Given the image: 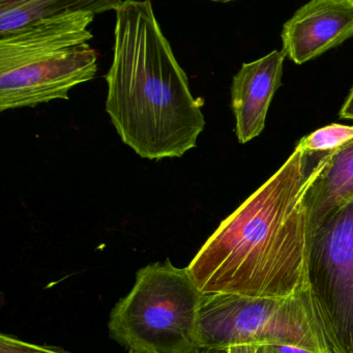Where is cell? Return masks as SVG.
Listing matches in <instances>:
<instances>
[{"label": "cell", "instance_id": "12", "mask_svg": "<svg viewBox=\"0 0 353 353\" xmlns=\"http://www.w3.org/2000/svg\"><path fill=\"white\" fill-rule=\"evenodd\" d=\"M353 140V127L332 123L303 137L296 148L312 156L334 152Z\"/></svg>", "mask_w": 353, "mask_h": 353}, {"label": "cell", "instance_id": "9", "mask_svg": "<svg viewBox=\"0 0 353 353\" xmlns=\"http://www.w3.org/2000/svg\"><path fill=\"white\" fill-rule=\"evenodd\" d=\"M283 51L274 50L253 63H243L231 85V107L239 143L257 137L265 127L270 103L281 86Z\"/></svg>", "mask_w": 353, "mask_h": 353}, {"label": "cell", "instance_id": "14", "mask_svg": "<svg viewBox=\"0 0 353 353\" xmlns=\"http://www.w3.org/2000/svg\"><path fill=\"white\" fill-rule=\"evenodd\" d=\"M340 119H352L353 121V86L345 101L344 105L341 108L340 113H339Z\"/></svg>", "mask_w": 353, "mask_h": 353}, {"label": "cell", "instance_id": "1", "mask_svg": "<svg viewBox=\"0 0 353 353\" xmlns=\"http://www.w3.org/2000/svg\"><path fill=\"white\" fill-rule=\"evenodd\" d=\"M309 154L282 167L225 219L188 266L201 293L289 297L305 292Z\"/></svg>", "mask_w": 353, "mask_h": 353}, {"label": "cell", "instance_id": "11", "mask_svg": "<svg viewBox=\"0 0 353 353\" xmlns=\"http://www.w3.org/2000/svg\"><path fill=\"white\" fill-rule=\"evenodd\" d=\"M88 0H1L0 1V37H5L40 20L59 15L70 10L90 7Z\"/></svg>", "mask_w": 353, "mask_h": 353}, {"label": "cell", "instance_id": "4", "mask_svg": "<svg viewBox=\"0 0 353 353\" xmlns=\"http://www.w3.org/2000/svg\"><path fill=\"white\" fill-rule=\"evenodd\" d=\"M197 341L200 351L283 345L325 353L307 292L281 299L202 293Z\"/></svg>", "mask_w": 353, "mask_h": 353}, {"label": "cell", "instance_id": "2", "mask_svg": "<svg viewBox=\"0 0 353 353\" xmlns=\"http://www.w3.org/2000/svg\"><path fill=\"white\" fill-rule=\"evenodd\" d=\"M115 13L106 112L141 158H183L205 127L204 101L192 94L150 1H121Z\"/></svg>", "mask_w": 353, "mask_h": 353}, {"label": "cell", "instance_id": "3", "mask_svg": "<svg viewBox=\"0 0 353 353\" xmlns=\"http://www.w3.org/2000/svg\"><path fill=\"white\" fill-rule=\"evenodd\" d=\"M201 294L188 268L148 264L111 311L109 336L134 353H198Z\"/></svg>", "mask_w": 353, "mask_h": 353}, {"label": "cell", "instance_id": "10", "mask_svg": "<svg viewBox=\"0 0 353 353\" xmlns=\"http://www.w3.org/2000/svg\"><path fill=\"white\" fill-rule=\"evenodd\" d=\"M353 199V140L323 154L312 168L303 192L307 235L330 214Z\"/></svg>", "mask_w": 353, "mask_h": 353}, {"label": "cell", "instance_id": "13", "mask_svg": "<svg viewBox=\"0 0 353 353\" xmlns=\"http://www.w3.org/2000/svg\"><path fill=\"white\" fill-rule=\"evenodd\" d=\"M0 353H71L59 347L32 344L9 334H0Z\"/></svg>", "mask_w": 353, "mask_h": 353}, {"label": "cell", "instance_id": "17", "mask_svg": "<svg viewBox=\"0 0 353 353\" xmlns=\"http://www.w3.org/2000/svg\"><path fill=\"white\" fill-rule=\"evenodd\" d=\"M198 353H228V349H218V350H201Z\"/></svg>", "mask_w": 353, "mask_h": 353}, {"label": "cell", "instance_id": "5", "mask_svg": "<svg viewBox=\"0 0 353 353\" xmlns=\"http://www.w3.org/2000/svg\"><path fill=\"white\" fill-rule=\"evenodd\" d=\"M305 282L325 353H353V199L307 235Z\"/></svg>", "mask_w": 353, "mask_h": 353}, {"label": "cell", "instance_id": "16", "mask_svg": "<svg viewBox=\"0 0 353 353\" xmlns=\"http://www.w3.org/2000/svg\"><path fill=\"white\" fill-rule=\"evenodd\" d=\"M257 353H276L274 349L272 348L270 345H266V346H260L257 348Z\"/></svg>", "mask_w": 353, "mask_h": 353}, {"label": "cell", "instance_id": "8", "mask_svg": "<svg viewBox=\"0 0 353 353\" xmlns=\"http://www.w3.org/2000/svg\"><path fill=\"white\" fill-rule=\"evenodd\" d=\"M353 37V0H313L283 26L285 57L303 65Z\"/></svg>", "mask_w": 353, "mask_h": 353}, {"label": "cell", "instance_id": "18", "mask_svg": "<svg viewBox=\"0 0 353 353\" xmlns=\"http://www.w3.org/2000/svg\"><path fill=\"white\" fill-rule=\"evenodd\" d=\"M129 353H134V352H131V351H130V352H129Z\"/></svg>", "mask_w": 353, "mask_h": 353}, {"label": "cell", "instance_id": "7", "mask_svg": "<svg viewBox=\"0 0 353 353\" xmlns=\"http://www.w3.org/2000/svg\"><path fill=\"white\" fill-rule=\"evenodd\" d=\"M121 1H94L40 20L28 28L0 37V72L10 71L46 59L61 51L88 44V26L99 13L114 10Z\"/></svg>", "mask_w": 353, "mask_h": 353}, {"label": "cell", "instance_id": "6", "mask_svg": "<svg viewBox=\"0 0 353 353\" xmlns=\"http://www.w3.org/2000/svg\"><path fill=\"white\" fill-rule=\"evenodd\" d=\"M98 55L90 44L0 72V111L69 100L72 88L94 79Z\"/></svg>", "mask_w": 353, "mask_h": 353}, {"label": "cell", "instance_id": "15", "mask_svg": "<svg viewBox=\"0 0 353 353\" xmlns=\"http://www.w3.org/2000/svg\"><path fill=\"white\" fill-rule=\"evenodd\" d=\"M256 346H234L228 349V353H257Z\"/></svg>", "mask_w": 353, "mask_h": 353}]
</instances>
